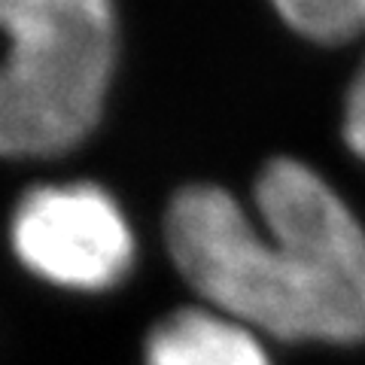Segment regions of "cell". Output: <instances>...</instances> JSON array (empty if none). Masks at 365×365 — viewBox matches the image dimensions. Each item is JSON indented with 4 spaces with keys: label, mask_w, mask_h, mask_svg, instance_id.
<instances>
[{
    "label": "cell",
    "mask_w": 365,
    "mask_h": 365,
    "mask_svg": "<svg viewBox=\"0 0 365 365\" xmlns=\"http://www.w3.org/2000/svg\"><path fill=\"white\" fill-rule=\"evenodd\" d=\"M265 235L232 192L180 189L165 241L180 274L213 311L280 341L365 338V228L299 158H274L253 189Z\"/></svg>",
    "instance_id": "6da1fadb"
},
{
    "label": "cell",
    "mask_w": 365,
    "mask_h": 365,
    "mask_svg": "<svg viewBox=\"0 0 365 365\" xmlns=\"http://www.w3.org/2000/svg\"><path fill=\"white\" fill-rule=\"evenodd\" d=\"M0 155L73 150L101 119L116 64L113 0H0Z\"/></svg>",
    "instance_id": "7a4b0ae2"
},
{
    "label": "cell",
    "mask_w": 365,
    "mask_h": 365,
    "mask_svg": "<svg viewBox=\"0 0 365 365\" xmlns=\"http://www.w3.org/2000/svg\"><path fill=\"white\" fill-rule=\"evenodd\" d=\"M13 250L28 271L67 289H110L128 274L134 235L95 182L37 186L13 213Z\"/></svg>",
    "instance_id": "3957f363"
},
{
    "label": "cell",
    "mask_w": 365,
    "mask_h": 365,
    "mask_svg": "<svg viewBox=\"0 0 365 365\" xmlns=\"http://www.w3.org/2000/svg\"><path fill=\"white\" fill-rule=\"evenodd\" d=\"M146 365H271V359L244 323L213 307H186L150 332Z\"/></svg>",
    "instance_id": "277c9868"
},
{
    "label": "cell",
    "mask_w": 365,
    "mask_h": 365,
    "mask_svg": "<svg viewBox=\"0 0 365 365\" xmlns=\"http://www.w3.org/2000/svg\"><path fill=\"white\" fill-rule=\"evenodd\" d=\"M283 21L317 43H344L365 31V0H274Z\"/></svg>",
    "instance_id": "5b68a950"
},
{
    "label": "cell",
    "mask_w": 365,
    "mask_h": 365,
    "mask_svg": "<svg viewBox=\"0 0 365 365\" xmlns=\"http://www.w3.org/2000/svg\"><path fill=\"white\" fill-rule=\"evenodd\" d=\"M344 137L350 150L365 162V61L359 73L353 76L347 91V107H344Z\"/></svg>",
    "instance_id": "8992f818"
}]
</instances>
